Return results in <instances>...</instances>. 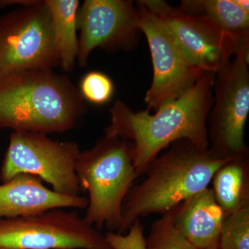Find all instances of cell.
<instances>
[{
    "mask_svg": "<svg viewBox=\"0 0 249 249\" xmlns=\"http://www.w3.org/2000/svg\"><path fill=\"white\" fill-rule=\"evenodd\" d=\"M88 205L87 196L60 194L29 174H19L0 185V219L25 217L53 209H86Z\"/></svg>",
    "mask_w": 249,
    "mask_h": 249,
    "instance_id": "cell-12",
    "label": "cell"
},
{
    "mask_svg": "<svg viewBox=\"0 0 249 249\" xmlns=\"http://www.w3.org/2000/svg\"><path fill=\"white\" fill-rule=\"evenodd\" d=\"M77 27L80 67L86 66L93 49L131 50L142 34L137 5L129 0H85L78 9Z\"/></svg>",
    "mask_w": 249,
    "mask_h": 249,
    "instance_id": "cell-11",
    "label": "cell"
},
{
    "mask_svg": "<svg viewBox=\"0 0 249 249\" xmlns=\"http://www.w3.org/2000/svg\"><path fill=\"white\" fill-rule=\"evenodd\" d=\"M146 249H196L178 231L170 213L152 224L146 239Z\"/></svg>",
    "mask_w": 249,
    "mask_h": 249,
    "instance_id": "cell-18",
    "label": "cell"
},
{
    "mask_svg": "<svg viewBox=\"0 0 249 249\" xmlns=\"http://www.w3.org/2000/svg\"><path fill=\"white\" fill-rule=\"evenodd\" d=\"M218 247L220 249H249V206L226 218Z\"/></svg>",
    "mask_w": 249,
    "mask_h": 249,
    "instance_id": "cell-17",
    "label": "cell"
},
{
    "mask_svg": "<svg viewBox=\"0 0 249 249\" xmlns=\"http://www.w3.org/2000/svg\"><path fill=\"white\" fill-rule=\"evenodd\" d=\"M35 0H0V8L9 6H27L32 4Z\"/></svg>",
    "mask_w": 249,
    "mask_h": 249,
    "instance_id": "cell-21",
    "label": "cell"
},
{
    "mask_svg": "<svg viewBox=\"0 0 249 249\" xmlns=\"http://www.w3.org/2000/svg\"><path fill=\"white\" fill-rule=\"evenodd\" d=\"M139 27L146 37L153 77L144 98L147 110L155 111L186 93L204 76L183 53L163 23L141 0L136 3Z\"/></svg>",
    "mask_w": 249,
    "mask_h": 249,
    "instance_id": "cell-9",
    "label": "cell"
},
{
    "mask_svg": "<svg viewBox=\"0 0 249 249\" xmlns=\"http://www.w3.org/2000/svg\"><path fill=\"white\" fill-rule=\"evenodd\" d=\"M0 249H113L76 211L62 209L0 219Z\"/></svg>",
    "mask_w": 249,
    "mask_h": 249,
    "instance_id": "cell-7",
    "label": "cell"
},
{
    "mask_svg": "<svg viewBox=\"0 0 249 249\" xmlns=\"http://www.w3.org/2000/svg\"><path fill=\"white\" fill-rule=\"evenodd\" d=\"M78 89L85 101L103 106L112 99L114 85L107 75L102 72L91 71L83 77Z\"/></svg>",
    "mask_w": 249,
    "mask_h": 249,
    "instance_id": "cell-19",
    "label": "cell"
},
{
    "mask_svg": "<svg viewBox=\"0 0 249 249\" xmlns=\"http://www.w3.org/2000/svg\"><path fill=\"white\" fill-rule=\"evenodd\" d=\"M76 173L82 191L88 194L85 220L98 231L117 232L124 198L138 178L132 142L103 136L89 150L80 151Z\"/></svg>",
    "mask_w": 249,
    "mask_h": 249,
    "instance_id": "cell-4",
    "label": "cell"
},
{
    "mask_svg": "<svg viewBox=\"0 0 249 249\" xmlns=\"http://www.w3.org/2000/svg\"><path fill=\"white\" fill-rule=\"evenodd\" d=\"M50 12L54 45L65 72L74 68L78 52L77 17L80 3L78 0H45Z\"/></svg>",
    "mask_w": 249,
    "mask_h": 249,
    "instance_id": "cell-15",
    "label": "cell"
},
{
    "mask_svg": "<svg viewBox=\"0 0 249 249\" xmlns=\"http://www.w3.org/2000/svg\"><path fill=\"white\" fill-rule=\"evenodd\" d=\"M150 162L124 198L119 230L123 234L136 220L165 214L209 187L214 174L231 158L219 159L201 151L191 142L179 140Z\"/></svg>",
    "mask_w": 249,
    "mask_h": 249,
    "instance_id": "cell-3",
    "label": "cell"
},
{
    "mask_svg": "<svg viewBox=\"0 0 249 249\" xmlns=\"http://www.w3.org/2000/svg\"><path fill=\"white\" fill-rule=\"evenodd\" d=\"M170 213L175 228L195 248L218 247L227 216L211 188L183 201Z\"/></svg>",
    "mask_w": 249,
    "mask_h": 249,
    "instance_id": "cell-13",
    "label": "cell"
},
{
    "mask_svg": "<svg viewBox=\"0 0 249 249\" xmlns=\"http://www.w3.org/2000/svg\"><path fill=\"white\" fill-rule=\"evenodd\" d=\"M178 8L183 12L203 16L232 35H249L248 0H183Z\"/></svg>",
    "mask_w": 249,
    "mask_h": 249,
    "instance_id": "cell-16",
    "label": "cell"
},
{
    "mask_svg": "<svg viewBox=\"0 0 249 249\" xmlns=\"http://www.w3.org/2000/svg\"><path fill=\"white\" fill-rule=\"evenodd\" d=\"M211 181L214 198L227 217L249 206V153L232 157Z\"/></svg>",
    "mask_w": 249,
    "mask_h": 249,
    "instance_id": "cell-14",
    "label": "cell"
},
{
    "mask_svg": "<svg viewBox=\"0 0 249 249\" xmlns=\"http://www.w3.org/2000/svg\"><path fill=\"white\" fill-rule=\"evenodd\" d=\"M128 231L125 235L109 231L105 236L113 249H146V239L140 219L136 220Z\"/></svg>",
    "mask_w": 249,
    "mask_h": 249,
    "instance_id": "cell-20",
    "label": "cell"
},
{
    "mask_svg": "<svg viewBox=\"0 0 249 249\" xmlns=\"http://www.w3.org/2000/svg\"><path fill=\"white\" fill-rule=\"evenodd\" d=\"M86 111L79 89L53 70L0 73V129L62 133L79 124Z\"/></svg>",
    "mask_w": 249,
    "mask_h": 249,
    "instance_id": "cell-2",
    "label": "cell"
},
{
    "mask_svg": "<svg viewBox=\"0 0 249 249\" xmlns=\"http://www.w3.org/2000/svg\"><path fill=\"white\" fill-rule=\"evenodd\" d=\"M249 36L238 51L214 73L213 103L208 117L209 150L219 159L249 153L245 142L249 114Z\"/></svg>",
    "mask_w": 249,
    "mask_h": 249,
    "instance_id": "cell-5",
    "label": "cell"
},
{
    "mask_svg": "<svg viewBox=\"0 0 249 249\" xmlns=\"http://www.w3.org/2000/svg\"><path fill=\"white\" fill-rule=\"evenodd\" d=\"M163 23L196 67L215 73L231 61L245 36L221 30L203 16L183 12L164 0H141Z\"/></svg>",
    "mask_w": 249,
    "mask_h": 249,
    "instance_id": "cell-10",
    "label": "cell"
},
{
    "mask_svg": "<svg viewBox=\"0 0 249 249\" xmlns=\"http://www.w3.org/2000/svg\"><path fill=\"white\" fill-rule=\"evenodd\" d=\"M60 65L45 0L0 18V73Z\"/></svg>",
    "mask_w": 249,
    "mask_h": 249,
    "instance_id": "cell-8",
    "label": "cell"
},
{
    "mask_svg": "<svg viewBox=\"0 0 249 249\" xmlns=\"http://www.w3.org/2000/svg\"><path fill=\"white\" fill-rule=\"evenodd\" d=\"M210 249H220L219 248V247H214V248Z\"/></svg>",
    "mask_w": 249,
    "mask_h": 249,
    "instance_id": "cell-22",
    "label": "cell"
},
{
    "mask_svg": "<svg viewBox=\"0 0 249 249\" xmlns=\"http://www.w3.org/2000/svg\"><path fill=\"white\" fill-rule=\"evenodd\" d=\"M214 79V73H205L191 89L155 114L147 109L134 111L121 100L114 101L105 135L132 142L138 178L160 152L178 141H188L201 151L209 150L207 123L213 103Z\"/></svg>",
    "mask_w": 249,
    "mask_h": 249,
    "instance_id": "cell-1",
    "label": "cell"
},
{
    "mask_svg": "<svg viewBox=\"0 0 249 249\" xmlns=\"http://www.w3.org/2000/svg\"><path fill=\"white\" fill-rule=\"evenodd\" d=\"M80 152L75 142L54 140L39 132H13L0 179L4 183L19 174H29L50 184L56 193L80 196L82 189L76 173Z\"/></svg>",
    "mask_w": 249,
    "mask_h": 249,
    "instance_id": "cell-6",
    "label": "cell"
}]
</instances>
